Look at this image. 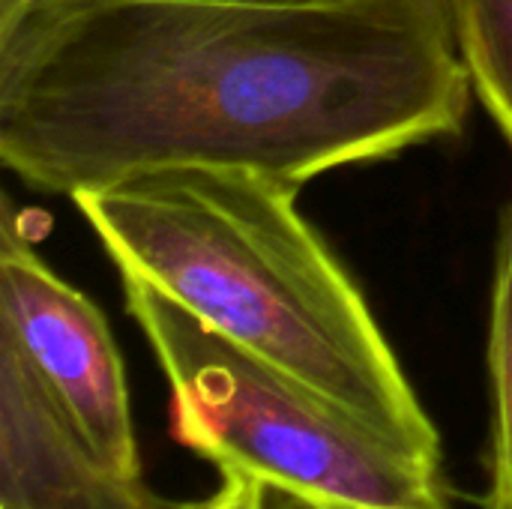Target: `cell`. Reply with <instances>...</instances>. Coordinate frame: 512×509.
I'll return each instance as SVG.
<instances>
[{
    "instance_id": "9c48e42d",
    "label": "cell",
    "mask_w": 512,
    "mask_h": 509,
    "mask_svg": "<svg viewBox=\"0 0 512 509\" xmlns=\"http://www.w3.org/2000/svg\"><path fill=\"white\" fill-rule=\"evenodd\" d=\"M36 0H0V27L12 24L21 12H27Z\"/></svg>"
},
{
    "instance_id": "5b68a950",
    "label": "cell",
    "mask_w": 512,
    "mask_h": 509,
    "mask_svg": "<svg viewBox=\"0 0 512 509\" xmlns=\"http://www.w3.org/2000/svg\"><path fill=\"white\" fill-rule=\"evenodd\" d=\"M0 509H183L108 468L0 333Z\"/></svg>"
},
{
    "instance_id": "ba28073f",
    "label": "cell",
    "mask_w": 512,
    "mask_h": 509,
    "mask_svg": "<svg viewBox=\"0 0 512 509\" xmlns=\"http://www.w3.org/2000/svg\"><path fill=\"white\" fill-rule=\"evenodd\" d=\"M183 509H267V486L243 471H222V486L213 498Z\"/></svg>"
},
{
    "instance_id": "52a82bcc",
    "label": "cell",
    "mask_w": 512,
    "mask_h": 509,
    "mask_svg": "<svg viewBox=\"0 0 512 509\" xmlns=\"http://www.w3.org/2000/svg\"><path fill=\"white\" fill-rule=\"evenodd\" d=\"M489 387H492V432H489V489L486 509H512V204L504 219L492 282L489 318Z\"/></svg>"
},
{
    "instance_id": "30bf717a",
    "label": "cell",
    "mask_w": 512,
    "mask_h": 509,
    "mask_svg": "<svg viewBox=\"0 0 512 509\" xmlns=\"http://www.w3.org/2000/svg\"><path fill=\"white\" fill-rule=\"evenodd\" d=\"M282 3H342V0H282Z\"/></svg>"
},
{
    "instance_id": "3957f363",
    "label": "cell",
    "mask_w": 512,
    "mask_h": 509,
    "mask_svg": "<svg viewBox=\"0 0 512 509\" xmlns=\"http://www.w3.org/2000/svg\"><path fill=\"white\" fill-rule=\"evenodd\" d=\"M120 282L171 387V432L186 450L258 477L300 509H450L441 462L378 435L147 282Z\"/></svg>"
},
{
    "instance_id": "277c9868",
    "label": "cell",
    "mask_w": 512,
    "mask_h": 509,
    "mask_svg": "<svg viewBox=\"0 0 512 509\" xmlns=\"http://www.w3.org/2000/svg\"><path fill=\"white\" fill-rule=\"evenodd\" d=\"M0 333L9 336L87 447L120 474H144L123 357L105 315L63 282L3 204Z\"/></svg>"
},
{
    "instance_id": "8992f818",
    "label": "cell",
    "mask_w": 512,
    "mask_h": 509,
    "mask_svg": "<svg viewBox=\"0 0 512 509\" xmlns=\"http://www.w3.org/2000/svg\"><path fill=\"white\" fill-rule=\"evenodd\" d=\"M471 93L512 144V0H444Z\"/></svg>"
},
{
    "instance_id": "6da1fadb",
    "label": "cell",
    "mask_w": 512,
    "mask_h": 509,
    "mask_svg": "<svg viewBox=\"0 0 512 509\" xmlns=\"http://www.w3.org/2000/svg\"><path fill=\"white\" fill-rule=\"evenodd\" d=\"M444 0H36L0 27V162L66 195L183 168L303 186L456 135Z\"/></svg>"
},
{
    "instance_id": "7a4b0ae2",
    "label": "cell",
    "mask_w": 512,
    "mask_h": 509,
    "mask_svg": "<svg viewBox=\"0 0 512 509\" xmlns=\"http://www.w3.org/2000/svg\"><path fill=\"white\" fill-rule=\"evenodd\" d=\"M297 186L183 168L72 195L120 276L315 390L399 447L441 462V438L363 291L297 210Z\"/></svg>"
}]
</instances>
